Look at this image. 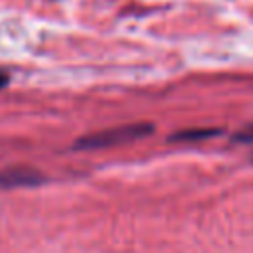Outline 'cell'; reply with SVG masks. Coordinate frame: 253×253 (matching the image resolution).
Wrapping results in <instances>:
<instances>
[{"label": "cell", "mask_w": 253, "mask_h": 253, "mask_svg": "<svg viewBox=\"0 0 253 253\" xmlns=\"http://www.w3.org/2000/svg\"><path fill=\"white\" fill-rule=\"evenodd\" d=\"M154 130L152 125L148 123H136V125H121V126H113V128H105L93 134H87L83 138H79L75 142L77 150H97V148H109V146H117V144H126L138 138L148 136Z\"/></svg>", "instance_id": "1"}, {"label": "cell", "mask_w": 253, "mask_h": 253, "mask_svg": "<svg viewBox=\"0 0 253 253\" xmlns=\"http://www.w3.org/2000/svg\"><path fill=\"white\" fill-rule=\"evenodd\" d=\"M43 182V174L34 170L32 166H8L0 170V188H30L40 186Z\"/></svg>", "instance_id": "2"}, {"label": "cell", "mask_w": 253, "mask_h": 253, "mask_svg": "<svg viewBox=\"0 0 253 253\" xmlns=\"http://www.w3.org/2000/svg\"><path fill=\"white\" fill-rule=\"evenodd\" d=\"M219 134L217 128H188V130H178L170 136V140H204L210 136Z\"/></svg>", "instance_id": "3"}, {"label": "cell", "mask_w": 253, "mask_h": 253, "mask_svg": "<svg viewBox=\"0 0 253 253\" xmlns=\"http://www.w3.org/2000/svg\"><path fill=\"white\" fill-rule=\"evenodd\" d=\"M233 138L239 140V142H253V125L247 126V128H243V130H239V132H235Z\"/></svg>", "instance_id": "4"}, {"label": "cell", "mask_w": 253, "mask_h": 253, "mask_svg": "<svg viewBox=\"0 0 253 253\" xmlns=\"http://www.w3.org/2000/svg\"><path fill=\"white\" fill-rule=\"evenodd\" d=\"M8 81H10V77L0 69V89H2V87H6V85H8Z\"/></svg>", "instance_id": "5"}]
</instances>
